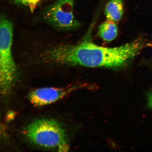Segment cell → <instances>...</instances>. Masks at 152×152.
<instances>
[{
	"label": "cell",
	"instance_id": "1",
	"mask_svg": "<svg viewBox=\"0 0 152 152\" xmlns=\"http://www.w3.org/2000/svg\"><path fill=\"white\" fill-rule=\"evenodd\" d=\"M150 45L147 40L140 37L120 46H100L93 42L90 31L77 44L57 45L45 51L42 56L45 61L58 65L116 69L129 65Z\"/></svg>",
	"mask_w": 152,
	"mask_h": 152
},
{
	"label": "cell",
	"instance_id": "2",
	"mask_svg": "<svg viewBox=\"0 0 152 152\" xmlns=\"http://www.w3.org/2000/svg\"><path fill=\"white\" fill-rule=\"evenodd\" d=\"M24 132L30 141L37 145L59 151H67L69 149L65 129L54 119L37 120L28 125Z\"/></svg>",
	"mask_w": 152,
	"mask_h": 152
},
{
	"label": "cell",
	"instance_id": "3",
	"mask_svg": "<svg viewBox=\"0 0 152 152\" xmlns=\"http://www.w3.org/2000/svg\"><path fill=\"white\" fill-rule=\"evenodd\" d=\"M13 35L12 23L3 15L0 21V86L3 95L10 91L18 74L12 53Z\"/></svg>",
	"mask_w": 152,
	"mask_h": 152
},
{
	"label": "cell",
	"instance_id": "4",
	"mask_svg": "<svg viewBox=\"0 0 152 152\" xmlns=\"http://www.w3.org/2000/svg\"><path fill=\"white\" fill-rule=\"evenodd\" d=\"M75 0H57L48 8L44 14L45 20L53 28L69 31L79 28L80 23L74 14Z\"/></svg>",
	"mask_w": 152,
	"mask_h": 152
},
{
	"label": "cell",
	"instance_id": "5",
	"mask_svg": "<svg viewBox=\"0 0 152 152\" xmlns=\"http://www.w3.org/2000/svg\"><path fill=\"white\" fill-rule=\"evenodd\" d=\"M77 87H79L73 86L61 88L45 87L37 89L30 93L28 98L34 105H47L63 98Z\"/></svg>",
	"mask_w": 152,
	"mask_h": 152
},
{
	"label": "cell",
	"instance_id": "6",
	"mask_svg": "<svg viewBox=\"0 0 152 152\" xmlns=\"http://www.w3.org/2000/svg\"><path fill=\"white\" fill-rule=\"evenodd\" d=\"M124 12L123 0H110L104 8V15L107 20L115 22L121 20Z\"/></svg>",
	"mask_w": 152,
	"mask_h": 152
},
{
	"label": "cell",
	"instance_id": "7",
	"mask_svg": "<svg viewBox=\"0 0 152 152\" xmlns=\"http://www.w3.org/2000/svg\"><path fill=\"white\" fill-rule=\"evenodd\" d=\"M98 34L104 41L109 42L115 39L118 34V28L115 22L107 20L99 26Z\"/></svg>",
	"mask_w": 152,
	"mask_h": 152
},
{
	"label": "cell",
	"instance_id": "8",
	"mask_svg": "<svg viewBox=\"0 0 152 152\" xmlns=\"http://www.w3.org/2000/svg\"><path fill=\"white\" fill-rule=\"evenodd\" d=\"M15 3L20 4L28 7L31 12H33L37 8L41 0H14Z\"/></svg>",
	"mask_w": 152,
	"mask_h": 152
},
{
	"label": "cell",
	"instance_id": "9",
	"mask_svg": "<svg viewBox=\"0 0 152 152\" xmlns=\"http://www.w3.org/2000/svg\"><path fill=\"white\" fill-rule=\"evenodd\" d=\"M147 99L148 105L152 110V92L148 94Z\"/></svg>",
	"mask_w": 152,
	"mask_h": 152
}]
</instances>
